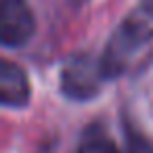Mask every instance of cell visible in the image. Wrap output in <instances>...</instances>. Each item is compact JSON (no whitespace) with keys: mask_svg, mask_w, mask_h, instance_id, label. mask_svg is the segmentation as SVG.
<instances>
[{"mask_svg":"<svg viewBox=\"0 0 153 153\" xmlns=\"http://www.w3.org/2000/svg\"><path fill=\"white\" fill-rule=\"evenodd\" d=\"M105 80L107 74L103 69V61L88 53L69 57L61 69V90L74 101H88L97 97Z\"/></svg>","mask_w":153,"mask_h":153,"instance_id":"6da1fadb","label":"cell"},{"mask_svg":"<svg viewBox=\"0 0 153 153\" xmlns=\"http://www.w3.org/2000/svg\"><path fill=\"white\" fill-rule=\"evenodd\" d=\"M36 30V19L25 0L0 2V40L4 46H23Z\"/></svg>","mask_w":153,"mask_h":153,"instance_id":"7a4b0ae2","label":"cell"},{"mask_svg":"<svg viewBox=\"0 0 153 153\" xmlns=\"http://www.w3.org/2000/svg\"><path fill=\"white\" fill-rule=\"evenodd\" d=\"M32 88L25 69L13 61H4L0 67V101L7 107H25L30 103Z\"/></svg>","mask_w":153,"mask_h":153,"instance_id":"3957f363","label":"cell"},{"mask_svg":"<svg viewBox=\"0 0 153 153\" xmlns=\"http://www.w3.org/2000/svg\"><path fill=\"white\" fill-rule=\"evenodd\" d=\"M78 153H120V149H117L115 143H111L109 138L94 136V138H88V140L78 149Z\"/></svg>","mask_w":153,"mask_h":153,"instance_id":"277c9868","label":"cell"},{"mask_svg":"<svg viewBox=\"0 0 153 153\" xmlns=\"http://www.w3.org/2000/svg\"><path fill=\"white\" fill-rule=\"evenodd\" d=\"M140 9H145V11L153 13V0H143V2H140Z\"/></svg>","mask_w":153,"mask_h":153,"instance_id":"5b68a950","label":"cell"},{"mask_svg":"<svg viewBox=\"0 0 153 153\" xmlns=\"http://www.w3.org/2000/svg\"><path fill=\"white\" fill-rule=\"evenodd\" d=\"M76 2H78V4H84V2H88V0H76Z\"/></svg>","mask_w":153,"mask_h":153,"instance_id":"8992f818","label":"cell"}]
</instances>
